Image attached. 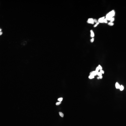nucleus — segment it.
<instances>
[{
	"mask_svg": "<svg viewBox=\"0 0 126 126\" xmlns=\"http://www.w3.org/2000/svg\"><path fill=\"white\" fill-rule=\"evenodd\" d=\"M0 82V87L1 88L3 87L6 84V81L4 80L1 79Z\"/></svg>",
	"mask_w": 126,
	"mask_h": 126,
	"instance_id": "f257e3e1",
	"label": "nucleus"
},
{
	"mask_svg": "<svg viewBox=\"0 0 126 126\" xmlns=\"http://www.w3.org/2000/svg\"><path fill=\"white\" fill-rule=\"evenodd\" d=\"M4 76V74L2 72H0V78L1 79V78H2Z\"/></svg>",
	"mask_w": 126,
	"mask_h": 126,
	"instance_id": "f03ea898",
	"label": "nucleus"
}]
</instances>
